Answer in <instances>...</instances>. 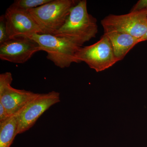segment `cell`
I'll use <instances>...</instances> for the list:
<instances>
[{
    "label": "cell",
    "mask_w": 147,
    "mask_h": 147,
    "mask_svg": "<svg viewBox=\"0 0 147 147\" xmlns=\"http://www.w3.org/2000/svg\"><path fill=\"white\" fill-rule=\"evenodd\" d=\"M97 20L88 13L86 0L79 1L71 9L64 24L54 35L71 40L82 47L96 36Z\"/></svg>",
    "instance_id": "6da1fadb"
},
{
    "label": "cell",
    "mask_w": 147,
    "mask_h": 147,
    "mask_svg": "<svg viewBox=\"0 0 147 147\" xmlns=\"http://www.w3.org/2000/svg\"><path fill=\"white\" fill-rule=\"evenodd\" d=\"M78 2L76 0H52L27 11L39 27L41 34L54 35L64 24L71 9Z\"/></svg>",
    "instance_id": "7a4b0ae2"
},
{
    "label": "cell",
    "mask_w": 147,
    "mask_h": 147,
    "mask_svg": "<svg viewBox=\"0 0 147 147\" xmlns=\"http://www.w3.org/2000/svg\"><path fill=\"white\" fill-rule=\"evenodd\" d=\"M47 53V58L61 68L68 67L72 63H79L77 54L82 47L71 40L53 34H35L28 37Z\"/></svg>",
    "instance_id": "3957f363"
},
{
    "label": "cell",
    "mask_w": 147,
    "mask_h": 147,
    "mask_svg": "<svg viewBox=\"0 0 147 147\" xmlns=\"http://www.w3.org/2000/svg\"><path fill=\"white\" fill-rule=\"evenodd\" d=\"M104 33L118 32L141 39L147 32V9L123 15L110 14L101 21Z\"/></svg>",
    "instance_id": "277c9868"
},
{
    "label": "cell",
    "mask_w": 147,
    "mask_h": 147,
    "mask_svg": "<svg viewBox=\"0 0 147 147\" xmlns=\"http://www.w3.org/2000/svg\"><path fill=\"white\" fill-rule=\"evenodd\" d=\"M77 58L80 63L84 62L96 72L104 71L119 61L110 40L105 34L94 44L81 47Z\"/></svg>",
    "instance_id": "5b68a950"
},
{
    "label": "cell",
    "mask_w": 147,
    "mask_h": 147,
    "mask_svg": "<svg viewBox=\"0 0 147 147\" xmlns=\"http://www.w3.org/2000/svg\"><path fill=\"white\" fill-rule=\"evenodd\" d=\"M59 102L60 97L58 92L52 91L47 93L37 94L17 114V134L29 130L43 113L50 107Z\"/></svg>",
    "instance_id": "8992f818"
},
{
    "label": "cell",
    "mask_w": 147,
    "mask_h": 147,
    "mask_svg": "<svg viewBox=\"0 0 147 147\" xmlns=\"http://www.w3.org/2000/svg\"><path fill=\"white\" fill-rule=\"evenodd\" d=\"M9 72L0 74V103L10 115H17L37 94L24 90L14 88Z\"/></svg>",
    "instance_id": "52a82bcc"
},
{
    "label": "cell",
    "mask_w": 147,
    "mask_h": 147,
    "mask_svg": "<svg viewBox=\"0 0 147 147\" xmlns=\"http://www.w3.org/2000/svg\"><path fill=\"white\" fill-rule=\"evenodd\" d=\"M40 51L39 45L33 40L26 36H16L0 44V59L13 63L23 64Z\"/></svg>",
    "instance_id": "ba28073f"
},
{
    "label": "cell",
    "mask_w": 147,
    "mask_h": 147,
    "mask_svg": "<svg viewBox=\"0 0 147 147\" xmlns=\"http://www.w3.org/2000/svg\"><path fill=\"white\" fill-rule=\"evenodd\" d=\"M4 17L9 38L41 33L39 27L27 10L11 5L6 11Z\"/></svg>",
    "instance_id": "9c48e42d"
},
{
    "label": "cell",
    "mask_w": 147,
    "mask_h": 147,
    "mask_svg": "<svg viewBox=\"0 0 147 147\" xmlns=\"http://www.w3.org/2000/svg\"><path fill=\"white\" fill-rule=\"evenodd\" d=\"M108 37L113 46L115 56L119 61L123 59L127 54L140 42V39L118 32L104 33Z\"/></svg>",
    "instance_id": "30bf717a"
},
{
    "label": "cell",
    "mask_w": 147,
    "mask_h": 147,
    "mask_svg": "<svg viewBox=\"0 0 147 147\" xmlns=\"http://www.w3.org/2000/svg\"><path fill=\"white\" fill-rule=\"evenodd\" d=\"M18 127L17 115L0 123V147H10L17 135Z\"/></svg>",
    "instance_id": "8fae6325"
},
{
    "label": "cell",
    "mask_w": 147,
    "mask_h": 147,
    "mask_svg": "<svg viewBox=\"0 0 147 147\" xmlns=\"http://www.w3.org/2000/svg\"><path fill=\"white\" fill-rule=\"evenodd\" d=\"M52 0H16L12 5L24 10L36 8L50 2Z\"/></svg>",
    "instance_id": "7c38bea8"
},
{
    "label": "cell",
    "mask_w": 147,
    "mask_h": 147,
    "mask_svg": "<svg viewBox=\"0 0 147 147\" xmlns=\"http://www.w3.org/2000/svg\"><path fill=\"white\" fill-rule=\"evenodd\" d=\"M9 38L7 32L4 15L0 17V44L3 43Z\"/></svg>",
    "instance_id": "4fadbf2b"
},
{
    "label": "cell",
    "mask_w": 147,
    "mask_h": 147,
    "mask_svg": "<svg viewBox=\"0 0 147 147\" xmlns=\"http://www.w3.org/2000/svg\"><path fill=\"white\" fill-rule=\"evenodd\" d=\"M147 9V0H139L131 9V11Z\"/></svg>",
    "instance_id": "5bb4252c"
},
{
    "label": "cell",
    "mask_w": 147,
    "mask_h": 147,
    "mask_svg": "<svg viewBox=\"0 0 147 147\" xmlns=\"http://www.w3.org/2000/svg\"><path fill=\"white\" fill-rule=\"evenodd\" d=\"M11 116L3 106L0 103V123L5 121Z\"/></svg>",
    "instance_id": "9a60e30c"
},
{
    "label": "cell",
    "mask_w": 147,
    "mask_h": 147,
    "mask_svg": "<svg viewBox=\"0 0 147 147\" xmlns=\"http://www.w3.org/2000/svg\"><path fill=\"white\" fill-rule=\"evenodd\" d=\"M146 40H147V32L143 37L140 39V42H143V41H146Z\"/></svg>",
    "instance_id": "2e32d148"
}]
</instances>
